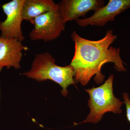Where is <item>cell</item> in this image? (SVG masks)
<instances>
[{
    "mask_svg": "<svg viewBox=\"0 0 130 130\" xmlns=\"http://www.w3.org/2000/svg\"><path fill=\"white\" fill-rule=\"evenodd\" d=\"M71 37L74 43V53L70 65L74 70L75 84L85 86L93 76L97 84L102 83L105 76L101 73L103 65L113 63L114 67L119 72H125L124 62L120 57V48L110 47L117 38L112 30H108L102 39L91 41L83 38L75 31Z\"/></svg>",
    "mask_w": 130,
    "mask_h": 130,
    "instance_id": "1",
    "label": "cell"
},
{
    "mask_svg": "<svg viewBox=\"0 0 130 130\" xmlns=\"http://www.w3.org/2000/svg\"><path fill=\"white\" fill-rule=\"evenodd\" d=\"M22 74L39 82L47 79L54 81L61 86V92L64 97L68 94V87L75 84L72 67L70 65L65 67L56 65L55 59L48 52L36 54L30 70Z\"/></svg>",
    "mask_w": 130,
    "mask_h": 130,
    "instance_id": "2",
    "label": "cell"
},
{
    "mask_svg": "<svg viewBox=\"0 0 130 130\" xmlns=\"http://www.w3.org/2000/svg\"><path fill=\"white\" fill-rule=\"evenodd\" d=\"M113 77V75L111 74L108 79L101 86L85 89L90 96L88 106L90 109V112L86 119L75 124L86 123L96 124L101 120L106 113L112 112L120 114L122 112L121 107L124 102L114 95Z\"/></svg>",
    "mask_w": 130,
    "mask_h": 130,
    "instance_id": "3",
    "label": "cell"
},
{
    "mask_svg": "<svg viewBox=\"0 0 130 130\" xmlns=\"http://www.w3.org/2000/svg\"><path fill=\"white\" fill-rule=\"evenodd\" d=\"M34 28L30 32L31 40L49 42L57 39L65 30L63 21L58 7L34 19Z\"/></svg>",
    "mask_w": 130,
    "mask_h": 130,
    "instance_id": "4",
    "label": "cell"
},
{
    "mask_svg": "<svg viewBox=\"0 0 130 130\" xmlns=\"http://www.w3.org/2000/svg\"><path fill=\"white\" fill-rule=\"evenodd\" d=\"M25 1L13 0L3 5L7 18L5 21L0 22V31L2 37L15 38L21 42L24 40L21 25L24 20L22 11Z\"/></svg>",
    "mask_w": 130,
    "mask_h": 130,
    "instance_id": "5",
    "label": "cell"
},
{
    "mask_svg": "<svg viewBox=\"0 0 130 130\" xmlns=\"http://www.w3.org/2000/svg\"><path fill=\"white\" fill-rule=\"evenodd\" d=\"M129 7L130 0H109L106 6L96 10L89 18L78 19L76 21L82 27L89 25L103 26L108 21H113L117 15Z\"/></svg>",
    "mask_w": 130,
    "mask_h": 130,
    "instance_id": "6",
    "label": "cell"
},
{
    "mask_svg": "<svg viewBox=\"0 0 130 130\" xmlns=\"http://www.w3.org/2000/svg\"><path fill=\"white\" fill-rule=\"evenodd\" d=\"M61 17L65 23L85 18L89 11H95L105 5L103 0H62L58 4Z\"/></svg>",
    "mask_w": 130,
    "mask_h": 130,
    "instance_id": "7",
    "label": "cell"
},
{
    "mask_svg": "<svg viewBox=\"0 0 130 130\" xmlns=\"http://www.w3.org/2000/svg\"><path fill=\"white\" fill-rule=\"evenodd\" d=\"M28 50V47L17 39L5 38L0 35V72L5 67L8 69L20 68L22 51Z\"/></svg>",
    "mask_w": 130,
    "mask_h": 130,
    "instance_id": "8",
    "label": "cell"
},
{
    "mask_svg": "<svg viewBox=\"0 0 130 130\" xmlns=\"http://www.w3.org/2000/svg\"><path fill=\"white\" fill-rule=\"evenodd\" d=\"M52 0H25L23 7V20L33 24L34 19L58 7Z\"/></svg>",
    "mask_w": 130,
    "mask_h": 130,
    "instance_id": "9",
    "label": "cell"
},
{
    "mask_svg": "<svg viewBox=\"0 0 130 130\" xmlns=\"http://www.w3.org/2000/svg\"><path fill=\"white\" fill-rule=\"evenodd\" d=\"M124 103L125 104L126 108V116L127 120L130 123V99L129 94L126 92L123 94Z\"/></svg>",
    "mask_w": 130,
    "mask_h": 130,
    "instance_id": "10",
    "label": "cell"
}]
</instances>
